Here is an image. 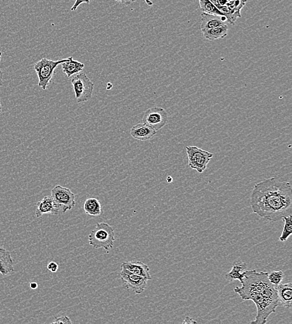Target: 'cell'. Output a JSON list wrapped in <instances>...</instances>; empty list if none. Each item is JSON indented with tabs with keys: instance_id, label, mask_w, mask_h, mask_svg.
I'll return each instance as SVG.
<instances>
[{
	"instance_id": "cell-26",
	"label": "cell",
	"mask_w": 292,
	"mask_h": 324,
	"mask_svg": "<svg viewBox=\"0 0 292 324\" xmlns=\"http://www.w3.org/2000/svg\"><path fill=\"white\" fill-rule=\"evenodd\" d=\"M47 268L48 270L51 273H56L57 270H58L59 266L56 263L52 261V262L48 264Z\"/></svg>"
},
{
	"instance_id": "cell-21",
	"label": "cell",
	"mask_w": 292,
	"mask_h": 324,
	"mask_svg": "<svg viewBox=\"0 0 292 324\" xmlns=\"http://www.w3.org/2000/svg\"><path fill=\"white\" fill-rule=\"evenodd\" d=\"M282 220L284 222V226L279 238V240L282 242L287 241L289 237L292 233V220L291 216L283 217Z\"/></svg>"
},
{
	"instance_id": "cell-3",
	"label": "cell",
	"mask_w": 292,
	"mask_h": 324,
	"mask_svg": "<svg viewBox=\"0 0 292 324\" xmlns=\"http://www.w3.org/2000/svg\"><path fill=\"white\" fill-rule=\"evenodd\" d=\"M115 240L114 230L106 223H97L94 230L89 235L91 246L95 249L103 248L108 254L114 246Z\"/></svg>"
},
{
	"instance_id": "cell-17",
	"label": "cell",
	"mask_w": 292,
	"mask_h": 324,
	"mask_svg": "<svg viewBox=\"0 0 292 324\" xmlns=\"http://www.w3.org/2000/svg\"><path fill=\"white\" fill-rule=\"evenodd\" d=\"M62 71L68 78L74 75L79 74L84 69L85 65L82 62L74 60L72 57L68 58L67 61L61 64Z\"/></svg>"
},
{
	"instance_id": "cell-2",
	"label": "cell",
	"mask_w": 292,
	"mask_h": 324,
	"mask_svg": "<svg viewBox=\"0 0 292 324\" xmlns=\"http://www.w3.org/2000/svg\"><path fill=\"white\" fill-rule=\"evenodd\" d=\"M244 274L242 287H236L234 291L242 300H250L255 304L257 315L251 323H266L279 304L275 287L270 282L268 273L250 270L244 271Z\"/></svg>"
},
{
	"instance_id": "cell-33",
	"label": "cell",
	"mask_w": 292,
	"mask_h": 324,
	"mask_svg": "<svg viewBox=\"0 0 292 324\" xmlns=\"http://www.w3.org/2000/svg\"><path fill=\"white\" fill-rule=\"evenodd\" d=\"M144 2H146V4L149 5V6H152L154 5V3H153L151 0H144Z\"/></svg>"
},
{
	"instance_id": "cell-16",
	"label": "cell",
	"mask_w": 292,
	"mask_h": 324,
	"mask_svg": "<svg viewBox=\"0 0 292 324\" xmlns=\"http://www.w3.org/2000/svg\"><path fill=\"white\" fill-rule=\"evenodd\" d=\"M14 261L9 250L0 247V274L3 276L14 273Z\"/></svg>"
},
{
	"instance_id": "cell-23",
	"label": "cell",
	"mask_w": 292,
	"mask_h": 324,
	"mask_svg": "<svg viewBox=\"0 0 292 324\" xmlns=\"http://www.w3.org/2000/svg\"><path fill=\"white\" fill-rule=\"evenodd\" d=\"M226 279L229 280V281H233V280H238L240 282L242 283L243 279L244 277V272L242 273H239L236 271L231 269L229 273L225 275Z\"/></svg>"
},
{
	"instance_id": "cell-18",
	"label": "cell",
	"mask_w": 292,
	"mask_h": 324,
	"mask_svg": "<svg viewBox=\"0 0 292 324\" xmlns=\"http://www.w3.org/2000/svg\"><path fill=\"white\" fill-rule=\"evenodd\" d=\"M229 32L228 25H224L216 28L204 29L202 31L203 37L209 41L223 39L227 37Z\"/></svg>"
},
{
	"instance_id": "cell-8",
	"label": "cell",
	"mask_w": 292,
	"mask_h": 324,
	"mask_svg": "<svg viewBox=\"0 0 292 324\" xmlns=\"http://www.w3.org/2000/svg\"><path fill=\"white\" fill-rule=\"evenodd\" d=\"M168 122V114L162 107H155L147 110L144 114L143 122L152 129L160 130L165 126Z\"/></svg>"
},
{
	"instance_id": "cell-30",
	"label": "cell",
	"mask_w": 292,
	"mask_h": 324,
	"mask_svg": "<svg viewBox=\"0 0 292 324\" xmlns=\"http://www.w3.org/2000/svg\"><path fill=\"white\" fill-rule=\"evenodd\" d=\"M115 1L121 3V4L125 5H129L132 3L136 2V0H115Z\"/></svg>"
},
{
	"instance_id": "cell-1",
	"label": "cell",
	"mask_w": 292,
	"mask_h": 324,
	"mask_svg": "<svg viewBox=\"0 0 292 324\" xmlns=\"http://www.w3.org/2000/svg\"><path fill=\"white\" fill-rule=\"evenodd\" d=\"M253 213L262 219L277 222L292 214L290 183L270 178L256 184L250 195Z\"/></svg>"
},
{
	"instance_id": "cell-12",
	"label": "cell",
	"mask_w": 292,
	"mask_h": 324,
	"mask_svg": "<svg viewBox=\"0 0 292 324\" xmlns=\"http://www.w3.org/2000/svg\"><path fill=\"white\" fill-rule=\"evenodd\" d=\"M201 18V31L230 24L225 16L209 15L203 13H202Z\"/></svg>"
},
{
	"instance_id": "cell-35",
	"label": "cell",
	"mask_w": 292,
	"mask_h": 324,
	"mask_svg": "<svg viewBox=\"0 0 292 324\" xmlns=\"http://www.w3.org/2000/svg\"><path fill=\"white\" fill-rule=\"evenodd\" d=\"M2 110V101H1V98H0V113H1Z\"/></svg>"
},
{
	"instance_id": "cell-11",
	"label": "cell",
	"mask_w": 292,
	"mask_h": 324,
	"mask_svg": "<svg viewBox=\"0 0 292 324\" xmlns=\"http://www.w3.org/2000/svg\"><path fill=\"white\" fill-rule=\"evenodd\" d=\"M59 211V208L51 196H46L38 202L35 214L37 218H40L45 214L57 215Z\"/></svg>"
},
{
	"instance_id": "cell-9",
	"label": "cell",
	"mask_w": 292,
	"mask_h": 324,
	"mask_svg": "<svg viewBox=\"0 0 292 324\" xmlns=\"http://www.w3.org/2000/svg\"><path fill=\"white\" fill-rule=\"evenodd\" d=\"M122 270L119 273L120 277L124 281L127 289H131L136 295L144 292L147 287V280L144 277L131 273L124 267L121 266Z\"/></svg>"
},
{
	"instance_id": "cell-10",
	"label": "cell",
	"mask_w": 292,
	"mask_h": 324,
	"mask_svg": "<svg viewBox=\"0 0 292 324\" xmlns=\"http://www.w3.org/2000/svg\"><path fill=\"white\" fill-rule=\"evenodd\" d=\"M247 2V0H233L229 2L226 6L217 8L228 18L230 24H234L237 19L241 17V11Z\"/></svg>"
},
{
	"instance_id": "cell-19",
	"label": "cell",
	"mask_w": 292,
	"mask_h": 324,
	"mask_svg": "<svg viewBox=\"0 0 292 324\" xmlns=\"http://www.w3.org/2000/svg\"><path fill=\"white\" fill-rule=\"evenodd\" d=\"M84 211L90 216H99L102 212V206L100 201L96 198H89L85 201L84 204Z\"/></svg>"
},
{
	"instance_id": "cell-25",
	"label": "cell",
	"mask_w": 292,
	"mask_h": 324,
	"mask_svg": "<svg viewBox=\"0 0 292 324\" xmlns=\"http://www.w3.org/2000/svg\"><path fill=\"white\" fill-rule=\"evenodd\" d=\"M51 323H61V324H66V323H72L71 320L70 319L69 317L67 316H60L59 317H56L55 320L54 322H51Z\"/></svg>"
},
{
	"instance_id": "cell-4",
	"label": "cell",
	"mask_w": 292,
	"mask_h": 324,
	"mask_svg": "<svg viewBox=\"0 0 292 324\" xmlns=\"http://www.w3.org/2000/svg\"><path fill=\"white\" fill-rule=\"evenodd\" d=\"M67 59L68 58L53 61L47 58H43L38 61L34 65V69L39 80L38 86L43 90H46L53 79L56 68L59 65L67 61Z\"/></svg>"
},
{
	"instance_id": "cell-5",
	"label": "cell",
	"mask_w": 292,
	"mask_h": 324,
	"mask_svg": "<svg viewBox=\"0 0 292 324\" xmlns=\"http://www.w3.org/2000/svg\"><path fill=\"white\" fill-rule=\"evenodd\" d=\"M186 151L188 158V165L200 173L206 169L210 160L213 157V154L196 146L186 147Z\"/></svg>"
},
{
	"instance_id": "cell-31",
	"label": "cell",
	"mask_w": 292,
	"mask_h": 324,
	"mask_svg": "<svg viewBox=\"0 0 292 324\" xmlns=\"http://www.w3.org/2000/svg\"><path fill=\"white\" fill-rule=\"evenodd\" d=\"M29 286L32 290H36L38 287V285L36 282H31L30 283Z\"/></svg>"
},
{
	"instance_id": "cell-24",
	"label": "cell",
	"mask_w": 292,
	"mask_h": 324,
	"mask_svg": "<svg viewBox=\"0 0 292 324\" xmlns=\"http://www.w3.org/2000/svg\"><path fill=\"white\" fill-rule=\"evenodd\" d=\"M247 268V265L246 263L243 262L241 260H236L235 262L233 263L231 269L239 272V273H242L243 272L246 270Z\"/></svg>"
},
{
	"instance_id": "cell-29",
	"label": "cell",
	"mask_w": 292,
	"mask_h": 324,
	"mask_svg": "<svg viewBox=\"0 0 292 324\" xmlns=\"http://www.w3.org/2000/svg\"><path fill=\"white\" fill-rule=\"evenodd\" d=\"M182 323L194 324V323H197V322H196V321L195 320H194L192 318H191L190 317H186L185 318L184 322H182Z\"/></svg>"
},
{
	"instance_id": "cell-15",
	"label": "cell",
	"mask_w": 292,
	"mask_h": 324,
	"mask_svg": "<svg viewBox=\"0 0 292 324\" xmlns=\"http://www.w3.org/2000/svg\"><path fill=\"white\" fill-rule=\"evenodd\" d=\"M278 301L283 307L290 308L292 304V284L291 282L286 284H279L275 287Z\"/></svg>"
},
{
	"instance_id": "cell-7",
	"label": "cell",
	"mask_w": 292,
	"mask_h": 324,
	"mask_svg": "<svg viewBox=\"0 0 292 324\" xmlns=\"http://www.w3.org/2000/svg\"><path fill=\"white\" fill-rule=\"evenodd\" d=\"M51 197L58 208L64 213L67 211L71 210L75 206L76 195L67 188L56 185L51 190Z\"/></svg>"
},
{
	"instance_id": "cell-32",
	"label": "cell",
	"mask_w": 292,
	"mask_h": 324,
	"mask_svg": "<svg viewBox=\"0 0 292 324\" xmlns=\"http://www.w3.org/2000/svg\"><path fill=\"white\" fill-rule=\"evenodd\" d=\"M3 75L4 73L0 70V88L3 86Z\"/></svg>"
},
{
	"instance_id": "cell-22",
	"label": "cell",
	"mask_w": 292,
	"mask_h": 324,
	"mask_svg": "<svg viewBox=\"0 0 292 324\" xmlns=\"http://www.w3.org/2000/svg\"><path fill=\"white\" fill-rule=\"evenodd\" d=\"M283 277H284V273H283L282 271H274L268 273L269 281L272 284L274 285L275 287H277V285L281 284V282H282L283 280Z\"/></svg>"
},
{
	"instance_id": "cell-36",
	"label": "cell",
	"mask_w": 292,
	"mask_h": 324,
	"mask_svg": "<svg viewBox=\"0 0 292 324\" xmlns=\"http://www.w3.org/2000/svg\"><path fill=\"white\" fill-rule=\"evenodd\" d=\"M2 56V52L0 51V61H1Z\"/></svg>"
},
{
	"instance_id": "cell-6",
	"label": "cell",
	"mask_w": 292,
	"mask_h": 324,
	"mask_svg": "<svg viewBox=\"0 0 292 324\" xmlns=\"http://www.w3.org/2000/svg\"><path fill=\"white\" fill-rule=\"evenodd\" d=\"M76 99L78 103L88 101L92 97L94 84L87 77L85 73H81L73 77L71 80Z\"/></svg>"
},
{
	"instance_id": "cell-13",
	"label": "cell",
	"mask_w": 292,
	"mask_h": 324,
	"mask_svg": "<svg viewBox=\"0 0 292 324\" xmlns=\"http://www.w3.org/2000/svg\"><path fill=\"white\" fill-rule=\"evenodd\" d=\"M157 132L149 125L143 122V123L133 125L130 130V135L136 140L144 141L152 138L156 134Z\"/></svg>"
},
{
	"instance_id": "cell-20",
	"label": "cell",
	"mask_w": 292,
	"mask_h": 324,
	"mask_svg": "<svg viewBox=\"0 0 292 324\" xmlns=\"http://www.w3.org/2000/svg\"><path fill=\"white\" fill-rule=\"evenodd\" d=\"M201 10L209 15L225 16L210 0H199Z\"/></svg>"
},
{
	"instance_id": "cell-28",
	"label": "cell",
	"mask_w": 292,
	"mask_h": 324,
	"mask_svg": "<svg viewBox=\"0 0 292 324\" xmlns=\"http://www.w3.org/2000/svg\"><path fill=\"white\" fill-rule=\"evenodd\" d=\"M215 7L226 6L228 4V0H210Z\"/></svg>"
},
{
	"instance_id": "cell-27",
	"label": "cell",
	"mask_w": 292,
	"mask_h": 324,
	"mask_svg": "<svg viewBox=\"0 0 292 324\" xmlns=\"http://www.w3.org/2000/svg\"><path fill=\"white\" fill-rule=\"evenodd\" d=\"M84 3L89 4L90 0H76L75 4H74L72 7L70 8V10H71L72 12H74V11H76L78 9V8L82 4H84Z\"/></svg>"
},
{
	"instance_id": "cell-34",
	"label": "cell",
	"mask_w": 292,
	"mask_h": 324,
	"mask_svg": "<svg viewBox=\"0 0 292 324\" xmlns=\"http://www.w3.org/2000/svg\"><path fill=\"white\" fill-rule=\"evenodd\" d=\"M173 178L171 176H168L167 178H166V181H167L168 183L170 184L173 182Z\"/></svg>"
},
{
	"instance_id": "cell-14",
	"label": "cell",
	"mask_w": 292,
	"mask_h": 324,
	"mask_svg": "<svg viewBox=\"0 0 292 324\" xmlns=\"http://www.w3.org/2000/svg\"><path fill=\"white\" fill-rule=\"evenodd\" d=\"M121 266L124 267L127 270L133 274L144 277L147 280L152 279L150 273V268L146 264L140 261H125L122 263Z\"/></svg>"
}]
</instances>
